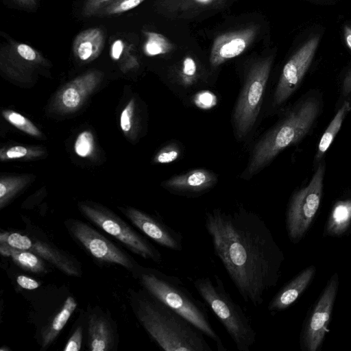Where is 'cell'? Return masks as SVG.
<instances>
[{
  "label": "cell",
  "instance_id": "6da1fadb",
  "mask_svg": "<svg viewBox=\"0 0 351 351\" xmlns=\"http://www.w3.org/2000/svg\"><path fill=\"white\" fill-rule=\"evenodd\" d=\"M204 226L215 254L243 300L261 306L276 286L285 261L265 221L244 208L232 213L216 208L206 214Z\"/></svg>",
  "mask_w": 351,
  "mask_h": 351
},
{
  "label": "cell",
  "instance_id": "7a4b0ae2",
  "mask_svg": "<svg viewBox=\"0 0 351 351\" xmlns=\"http://www.w3.org/2000/svg\"><path fill=\"white\" fill-rule=\"evenodd\" d=\"M130 303L139 324L162 350L213 351L201 330L143 289L130 291Z\"/></svg>",
  "mask_w": 351,
  "mask_h": 351
},
{
  "label": "cell",
  "instance_id": "3957f363",
  "mask_svg": "<svg viewBox=\"0 0 351 351\" xmlns=\"http://www.w3.org/2000/svg\"><path fill=\"white\" fill-rule=\"evenodd\" d=\"M132 274L144 290L188 319L213 340L219 351H226L209 319L206 304L195 298L178 278L140 265Z\"/></svg>",
  "mask_w": 351,
  "mask_h": 351
},
{
  "label": "cell",
  "instance_id": "277c9868",
  "mask_svg": "<svg viewBox=\"0 0 351 351\" xmlns=\"http://www.w3.org/2000/svg\"><path fill=\"white\" fill-rule=\"evenodd\" d=\"M194 287L210 307L239 351H250L256 340V332L249 316L227 291L217 275L195 279Z\"/></svg>",
  "mask_w": 351,
  "mask_h": 351
},
{
  "label": "cell",
  "instance_id": "5b68a950",
  "mask_svg": "<svg viewBox=\"0 0 351 351\" xmlns=\"http://www.w3.org/2000/svg\"><path fill=\"white\" fill-rule=\"evenodd\" d=\"M319 111L314 99H307L267 133L256 145L245 171L250 178L267 165L278 153L301 139L310 130Z\"/></svg>",
  "mask_w": 351,
  "mask_h": 351
},
{
  "label": "cell",
  "instance_id": "8992f818",
  "mask_svg": "<svg viewBox=\"0 0 351 351\" xmlns=\"http://www.w3.org/2000/svg\"><path fill=\"white\" fill-rule=\"evenodd\" d=\"M78 209L89 221L115 238L130 252L157 264L162 263L160 251L110 209L90 202H80Z\"/></svg>",
  "mask_w": 351,
  "mask_h": 351
},
{
  "label": "cell",
  "instance_id": "52a82bcc",
  "mask_svg": "<svg viewBox=\"0 0 351 351\" xmlns=\"http://www.w3.org/2000/svg\"><path fill=\"white\" fill-rule=\"evenodd\" d=\"M272 62V56L262 58L249 70L233 114L238 138L245 136L257 119Z\"/></svg>",
  "mask_w": 351,
  "mask_h": 351
},
{
  "label": "cell",
  "instance_id": "ba28073f",
  "mask_svg": "<svg viewBox=\"0 0 351 351\" xmlns=\"http://www.w3.org/2000/svg\"><path fill=\"white\" fill-rule=\"evenodd\" d=\"M324 166L319 165L308 184L291 197L285 215V228L290 241L298 243L312 226L319 208Z\"/></svg>",
  "mask_w": 351,
  "mask_h": 351
},
{
  "label": "cell",
  "instance_id": "9c48e42d",
  "mask_svg": "<svg viewBox=\"0 0 351 351\" xmlns=\"http://www.w3.org/2000/svg\"><path fill=\"white\" fill-rule=\"evenodd\" d=\"M339 287L337 272L327 280L323 290L307 312L300 333V346L302 351L321 350L329 332L332 311Z\"/></svg>",
  "mask_w": 351,
  "mask_h": 351
},
{
  "label": "cell",
  "instance_id": "30bf717a",
  "mask_svg": "<svg viewBox=\"0 0 351 351\" xmlns=\"http://www.w3.org/2000/svg\"><path fill=\"white\" fill-rule=\"evenodd\" d=\"M64 226L75 243L99 264L117 265L132 274L139 265L130 254L88 223L69 219Z\"/></svg>",
  "mask_w": 351,
  "mask_h": 351
},
{
  "label": "cell",
  "instance_id": "8fae6325",
  "mask_svg": "<svg viewBox=\"0 0 351 351\" xmlns=\"http://www.w3.org/2000/svg\"><path fill=\"white\" fill-rule=\"evenodd\" d=\"M0 242L6 243L14 248L31 251L67 276H82L80 262L51 241L40 237L32 231L23 234L1 230Z\"/></svg>",
  "mask_w": 351,
  "mask_h": 351
},
{
  "label": "cell",
  "instance_id": "7c38bea8",
  "mask_svg": "<svg viewBox=\"0 0 351 351\" xmlns=\"http://www.w3.org/2000/svg\"><path fill=\"white\" fill-rule=\"evenodd\" d=\"M49 65L47 60L27 44L10 41L1 50V71L12 80L21 83L32 82L36 74Z\"/></svg>",
  "mask_w": 351,
  "mask_h": 351
},
{
  "label": "cell",
  "instance_id": "4fadbf2b",
  "mask_svg": "<svg viewBox=\"0 0 351 351\" xmlns=\"http://www.w3.org/2000/svg\"><path fill=\"white\" fill-rule=\"evenodd\" d=\"M319 40L318 36L309 39L285 64L274 93L275 105L282 104L296 89L313 60Z\"/></svg>",
  "mask_w": 351,
  "mask_h": 351
},
{
  "label": "cell",
  "instance_id": "5bb4252c",
  "mask_svg": "<svg viewBox=\"0 0 351 351\" xmlns=\"http://www.w3.org/2000/svg\"><path fill=\"white\" fill-rule=\"evenodd\" d=\"M102 77L101 71L91 70L69 82L56 93L51 110L61 114L77 111L98 86Z\"/></svg>",
  "mask_w": 351,
  "mask_h": 351
},
{
  "label": "cell",
  "instance_id": "9a60e30c",
  "mask_svg": "<svg viewBox=\"0 0 351 351\" xmlns=\"http://www.w3.org/2000/svg\"><path fill=\"white\" fill-rule=\"evenodd\" d=\"M119 209L136 228L160 246L178 252L183 250L182 234L162 220L132 206Z\"/></svg>",
  "mask_w": 351,
  "mask_h": 351
},
{
  "label": "cell",
  "instance_id": "2e32d148",
  "mask_svg": "<svg viewBox=\"0 0 351 351\" xmlns=\"http://www.w3.org/2000/svg\"><path fill=\"white\" fill-rule=\"evenodd\" d=\"M258 32L257 25H250L217 35L210 49V65L217 67L242 54L254 43Z\"/></svg>",
  "mask_w": 351,
  "mask_h": 351
},
{
  "label": "cell",
  "instance_id": "e0dca14e",
  "mask_svg": "<svg viewBox=\"0 0 351 351\" xmlns=\"http://www.w3.org/2000/svg\"><path fill=\"white\" fill-rule=\"evenodd\" d=\"M232 0H158L160 12L176 20L199 18L221 10Z\"/></svg>",
  "mask_w": 351,
  "mask_h": 351
},
{
  "label": "cell",
  "instance_id": "ac0fdd59",
  "mask_svg": "<svg viewBox=\"0 0 351 351\" xmlns=\"http://www.w3.org/2000/svg\"><path fill=\"white\" fill-rule=\"evenodd\" d=\"M316 267L311 265L285 284L274 295L267 306L271 315L283 311L293 304L313 280Z\"/></svg>",
  "mask_w": 351,
  "mask_h": 351
},
{
  "label": "cell",
  "instance_id": "d6986e66",
  "mask_svg": "<svg viewBox=\"0 0 351 351\" xmlns=\"http://www.w3.org/2000/svg\"><path fill=\"white\" fill-rule=\"evenodd\" d=\"M87 345L90 351H111L117 346V333L110 317L104 313L93 311L87 323Z\"/></svg>",
  "mask_w": 351,
  "mask_h": 351
},
{
  "label": "cell",
  "instance_id": "ffe728a7",
  "mask_svg": "<svg viewBox=\"0 0 351 351\" xmlns=\"http://www.w3.org/2000/svg\"><path fill=\"white\" fill-rule=\"evenodd\" d=\"M217 182L215 175L206 169L192 170L165 181L162 186L179 193H201L213 186Z\"/></svg>",
  "mask_w": 351,
  "mask_h": 351
},
{
  "label": "cell",
  "instance_id": "44dd1931",
  "mask_svg": "<svg viewBox=\"0 0 351 351\" xmlns=\"http://www.w3.org/2000/svg\"><path fill=\"white\" fill-rule=\"evenodd\" d=\"M105 43V36L99 27L86 29L77 35L73 43V52L77 60L90 62L101 54Z\"/></svg>",
  "mask_w": 351,
  "mask_h": 351
},
{
  "label": "cell",
  "instance_id": "7402d4cb",
  "mask_svg": "<svg viewBox=\"0 0 351 351\" xmlns=\"http://www.w3.org/2000/svg\"><path fill=\"white\" fill-rule=\"evenodd\" d=\"M351 234V198L337 200L332 206L323 229V236L341 238Z\"/></svg>",
  "mask_w": 351,
  "mask_h": 351
},
{
  "label": "cell",
  "instance_id": "603a6c76",
  "mask_svg": "<svg viewBox=\"0 0 351 351\" xmlns=\"http://www.w3.org/2000/svg\"><path fill=\"white\" fill-rule=\"evenodd\" d=\"M77 306V303L73 297L69 296L65 300L58 313L41 330L40 350H45L53 343Z\"/></svg>",
  "mask_w": 351,
  "mask_h": 351
},
{
  "label": "cell",
  "instance_id": "cb8c5ba5",
  "mask_svg": "<svg viewBox=\"0 0 351 351\" xmlns=\"http://www.w3.org/2000/svg\"><path fill=\"white\" fill-rule=\"evenodd\" d=\"M0 253L10 258L21 269L36 274L47 273L46 261L35 253L11 247L4 242H0Z\"/></svg>",
  "mask_w": 351,
  "mask_h": 351
},
{
  "label": "cell",
  "instance_id": "d4e9b609",
  "mask_svg": "<svg viewBox=\"0 0 351 351\" xmlns=\"http://www.w3.org/2000/svg\"><path fill=\"white\" fill-rule=\"evenodd\" d=\"M32 180V176H5L0 180V209L5 208Z\"/></svg>",
  "mask_w": 351,
  "mask_h": 351
},
{
  "label": "cell",
  "instance_id": "484cf974",
  "mask_svg": "<svg viewBox=\"0 0 351 351\" xmlns=\"http://www.w3.org/2000/svg\"><path fill=\"white\" fill-rule=\"evenodd\" d=\"M351 107L348 101H345L338 110L333 119L331 121L324 132L318 145L317 158H319L327 151L333 141L336 134L339 131L346 114Z\"/></svg>",
  "mask_w": 351,
  "mask_h": 351
},
{
  "label": "cell",
  "instance_id": "4316f807",
  "mask_svg": "<svg viewBox=\"0 0 351 351\" xmlns=\"http://www.w3.org/2000/svg\"><path fill=\"white\" fill-rule=\"evenodd\" d=\"M144 35L143 50L147 56L167 54L174 49V45L162 34L147 31Z\"/></svg>",
  "mask_w": 351,
  "mask_h": 351
},
{
  "label": "cell",
  "instance_id": "83f0119b",
  "mask_svg": "<svg viewBox=\"0 0 351 351\" xmlns=\"http://www.w3.org/2000/svg\"><path fill=\"white\" fill-rule=\"evenodd\" d=\"M45 153L43 147L37 146L14 145L4 147L0 150L1 161L16 159H34L42 157Z\"/></svg>",
  "mask_w": 351,
  "mask_h": 351
},
{
  "label": "cell",
  "instance_id": "f1b7e54d",
  "mask_svg": "<svg viewBox=\"0 0 351 351\" xmlns=\"http://www.w3.org/2000/svg\"><path fill=\"white\" fill-rule=\"evenodd\" d=\"M3 118L11 125L23 132L34 137H41L40 130L27 118L12 110L2 111Z\"/></svg>",
  "mask_w": 351,
  "mask_h": 351
},
{
  "label": "cell",
  "instance_id": "f546056e",
  "mask_svg": "<svg viewBox=\"0 0 351 351\" xmlns=\"http://www.w3.org/2000/svg\"><path fill=\"white\" fill-rule=\"evenodd\" d=\"M199 75V65L194 57L187 55L182 60L178 68V77L185 86H191L196 81Z\"/></svg>",
  "mask_w": 351,
  "mask_h": 351
},
{
  "label": "cell",
  "instance_id": "4dcf8cb0",
  "mask_svg": "<svg viewBox=\"0 0 351 351\" xmlns=\"http://www.w3.org/2000/svg\"><path fill=\"white\" fill-rule=\"evenodd\" d=\"M145 0H111L97 14L114 15L128 12L143 3Z\"/></svg>",
  "mask_w": 351,
  "mask_h": 351
},
{
  "label": "cell",
  "instance_id": "1f68e13d",
  "mask_svg": "<svg viewBox=\"0 0 351 351\" xmlns=\"http://www.w3.org/2000/svg\"><path fill=\"white\" fill-rule=\"evenodd\" d=\"M75 154L82 158L90 156L95 150V141L93 134L88 130L82 132L74 143Z\"/></svg>",
  "mask_w": 351,
  "mask_h": 351
},
{
  "label": "cell",
  "instance_id": "d6a6232c",
  "mask_svg": "<svg viewBox=\"0 0 351 351\" xmlns=\"http://www.w3.org/2000/svg\"><path fill=\"white\" fill-rule=\"evenodd\" d=\"M135 101L130 99L120 114V128L125 135H128L133 126Z\"/></svg>",
  "mask_w": 351,
  "mask_h": 351
},
{
  "label": "cell",
  "instance_id": "836d02e7",
  "mask_svg": "<svg viewBox=\"0 0 351 351\" xmlns=\"http://www.w3.org/2000/svg\"><path fill=\"white\" fill-rule=\"evenodd\" d=\"M180 154V149L175 144L169 145L161 149L155 156V163L165 164L176 160Z\"/></svg>",
  "mask_w": 351,
  "mask_h": 351
},
{
  "label": "cell",
  "instance_id": "e575fe53",
  "mask_svg": "<svg viewBox=\"0 0 351 351\" xmlns=\"http://www.w3.org/2000/svg\"><path fill=\"white\" fill-rule=\"evenodd\" d=\"M83 337V328L77 326L66 343L63 351H79L81 350Z\"/></svg>",
  "mask_w": 351,
  "mask_h": 351
},
{
  "label": "cell",
  "instance_id": "d590c367",
  "mask_svg": "<svg viewBox=\"0 0 351 351\" xmlns=\"http://www.w3.org/2000/svg\"><path fill=\"white\" fill-rule=\"evenodd\" d=\"M111 0H86L83 8V14L86 17L97 15L103 7Z\"/></svg>",
  "mask_w": 351,
  "mask_h": 351
},
{
  "label": "cell",
  "instance_id": "8d00e7d4",
  "mask_svg": "<svg viewBox=\"0 0 351 351\" xmlns=\"http://www.w3.org/2000/svg\"><path fill=\"white\" fill-rule=\"evenodd\" d=\"M16 282L21 287L27 290H34L40 286V282L35 279L23 275L17 276Z\"/></svg>",
  "mask_w": 351,
  "mask_h": 351
},
{
  "label": "cell",
  "instance_id": "74e56055",
  "mask_svg": "<svg viewBox=\"0 0 351 351\" xmlns=\"http://www.w3.org/2000/svg\"><path fill=\"white\" fill-rule=\"evenodd\" d=\"M125 43L122 40H116L111 46L110 56L114 60H119L123 53Z\"/></svg>",
  "mask_w": 351,
  "mask_h": 351
},
{
  "label": "cell",
  "instance_id": "f35d334b",
  "mask_svg": "<svg viewBox=\"0 0 351 351\" xmlns=\"http://www.w3.org/2000/svg\"><path fill=\"white\" fill-rule=\"evenodd\" d=\"M343 90L345 94L351 93V70L347 73L343 83Z\"/></svg>",
  "mask_w": 351,
  "mask_h": 351
},
{
  "label": "cell",
  "instance_id": "ab89813d",
  "mask_svg": "<svg viewBox=\"0 0 351 351\" xmlns=\"http://www.w3.org/2000/svg\"><path fill=\"white\" fill-rule=\"evenodd\" d=\"M343 33L346 45L351 49V28L347 25L345 26Z\"/></svg>",
  "mask_w": 351,
  "mask_h": 351
},
{
  "label": "cell",
  "instance_id": "60d3db41",
  "mask_svg": "<svg viewBox=\"0 0 351 351\" xmlns=\"http://www.w3.org/2000/svg\"><path fill=\"white\" fill-rule=\"evenodd\" d=\"M19 5L25 8H33L36 5V0H15Z\"/></svg>",
  "mask_w": 351,
  "mask_h": 351
}]
</instances>
